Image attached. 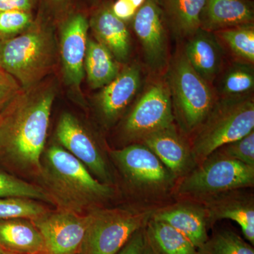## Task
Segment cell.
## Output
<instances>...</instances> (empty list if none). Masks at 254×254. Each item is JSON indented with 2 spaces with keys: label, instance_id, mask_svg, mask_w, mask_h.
<instances>
[{
  "label": "cell",
  "instance_id": "f1b7e54d",
  "mask_svg": "<svg viewBox=\"0 0 254 254\" xmlns=\"http://www.w3.org/2000/svg\"><path fill=\"white\" fill-rule=\"evenodd\" d=\"M254 86L253 70L245 64L232 66L222 81V91L231 96H240L252 91Z\"/></svg>",
  "mask_w": 254,
  "mask_h": 254
},
{
  "label": "cell",
  "instance_id": "ffe728a7",
  "mask_svg": "<svg viewBox=\"0 0 254 254\" xmlns=\"http://www.w3.org/2000/svg\"><path fill=\"white\" fill-rule=\"evenodd\" d=\"M0 248L21 254H48L41 232L28 219L0 220Z\"/></svg>",
  "mask_w": 254,
  "mask_h": 254
},
{
  "label": "cell",
  "instance_id": "836d02e7",
  "mask_svg": "<svg viewBox=\"0 0 254 254\" xmlns=\"http://www.w3.org/2000/svg\"><path fill=\"white\" fill-rule=\"evenodd\" d=\"M35 0H0V11H31Z\"/></svg>",
  "mask_w": 254,
  "mask_h": 254
},
{
  "label": "cell",
  "instance_id": "d4e9b609",
  "mask_svg": "<svg viewBox=\"0 0 254 254\" xmlns=\"http://www.w3.org/2000/svg\"><path fill=\"white\" fill-rule=\"evenodd\" d=\"M198 254H254L253 247L230 230L214 233L201 247Z\"/></svg>",
  "mask_w": 254,
  "mask_h": 254
},
{
  "label": "cell",
  "instance_id": "e0dca14e",
  "mask_svg": "<svg viewBox=\"0 0 254 254\" xmlns=\"http://www.w3.org/2000/svg\"><path fill=\"white\" fill-rule=\"evenodd\" d=\"M254 9L247 0H206L200 16V29H227L254 21Z\"/></svg>",
  "mask_w": 254,
  "mask_h": 254
},
{
  "label": "cell",
  "instance_id": "9a60e30c",
  "mask_svg": "<svg viewBox=\"0 0 254 254\" xmlns=\"http://www.w3.org/2000/svg\"><path fill=\"white\" fill-rule=\"evenodd\" d=\"M141 78L139 66L132 64L120 71L113 81L103 87L98 105L106 121H115L123 113L136 94Z\"/></svg>",
  "mask_w": 254,
  "mask_h": 254
},
{
  "label": "cell",
  "instance_id": "ac0fdd59",
  "mask_svg": "<svg viewBox=\"0 0 254 254\" xmlns=\"http://www.w3.org/2000/svg\"><path fill=\"white\" fill-rule=\"evenodd\" d=\"M151 218L171 225L186 236L197 249L208 239V215L205 208L198 205H175L155 213Z\"/></svg>",
  "mask_w": 254,
  "mask_h": 254
},
{
  "label": "cell",
  "instance_id": "4316f807",
  "mask_svg": "<svg viewBox=\"0 0 254 254\" xmlns=\"http://www.w3.org/2000/svg\"><path fill=\"white\" fill-rule=\"evenodd\" d=\"M220 36L237 56L250 63H254L253 23L222 30L220 32Z\"/></svg>",
  "mask_w": 254,
  "mask_h": 254
},
{
  "label": "cell",
  "instance_id": "277c9868",
  "mask_svg": "<svg viewBox=\"0 0 254 254\" xmlns=\"http://www.w3.org/2000/svg\"><path fill=\"white\" fill-rule=\"evenodd\" d=\"M54 58L53 37L46 28L32 24L24 33L0 41V68L29 89L50 71Z\"/></svg>",
  "mask_w": 254,
  "mask_h": 254
},
{
  "label": "cell",
  "instance_id": "6da1fadb",
  "mask_svg": "<svg viewBox=\"0 0 254 254\" xmlns=\"http://www.w3.org/2000/svg\"><path fill=\"white\" fill-rule=\"evenodd\" d=\"M55 93L52 89L20 93L0 113V159L41 173Z\"/></svg>",
  "mask_w": 254,
  "mask_h": 254
},
{
  "label": "cell",
  "instance_id": "2e32d148",
  "mask_svg": "<svg viewBox=\"0 0 254 254\" xmlns=\"http://www.w3.org/2000/svg\"><path fill=\"white\" fill-rule=\"evenodd\" d=\"M141 141L174 175L186 173L193 161L190 149L173 125L145 136Z\"/></svg>",
  "mask_w": 254,
  "mask_h": 254
},
{
  "label": "cell",
  "instance_id": "30bf717a",
  "mask_svg": "<svg viewBox=\"0 0 254 254\" xmlns=\"http://www.w3.org/2000/svg\"><path fill=\"white\" fill-rule=\"evenodd\" d=\"M124 175L133 185L162 188L173 181V174L156 155L143 144H133L111 152Z\"/></svg>",
  "mask_w": 254,
  "mask_h": 254
},
{
  "label": "cell",
  "instance_id": "1f68e13d",
  "mask_svg": "<svg viewBox=\"0 0 254 254\" xmlns=\"http://www.w3.org/2000/svg\"><path fill=\"white\" fill-rule=\"evenodd\" d=\"M23 90L12 76L0 68V113Z\"/></svg>",
  "mask_w": 254,
  "mask_h": 254
},
{
  "label": "cell",
  "instance_id": "5b68a950",
  "mask_svg": "<svg viewBox=\"0 0 254 254\" xmlns=\"http://www.w3.org/2000/svg\"><path fill=\"white\" fill-rule=\"evenodd\" d=\"M169 88L172 103L182 129L194 131L211 111L213 92L182 53L175 58L169 71Z\"/></svg>",
  "mask_w": 254,
  "mask_h": 254
},
{
  "label": "cell",
  "instance_id": "603a6c76",
  "mask_svg": "<svg viewBox=\"0 0 254 254\" xmlns=\"http://www.w3.org/2000/svg\"><path fill=\"white\" fill-rule=\"evenodd\" d=\"M146 225L147 237L158 254H198L191 242L168 223L150 218Z\"/></svg>",
  "mask_w": 254,
  "mask_h": 254
},
{
  "label": "cell",
  "instance_id": "5bb4252c",
  "mask_svg": "<svg viewBox=\"0 0 254 254\" xmlns=\"http://www.w3.org/2000/svg\"><path fill=\"white\" fill-rule=\"evenodd\" d=\"M237 190L207 197L205 209L209 223L228 219L236 222L247 240L254 244V204L251 195Z\"/></svg>",
  "mask_w": 254,
  "mask_h": 254
},
{
  "label": "cell",
  "instance_id": "44dd1931",
  "mask_svg": "<svg viewBox=\"0 0 254 254\" xmlns=\"http://www.w3.org/2000/svg\"><path fill=\"white\" fill-rule=\"evenodd\" d=\"M190 66L207 82L212 81L221 66V47L210 31L200 29L190 36L185 51Z\"/></svg>",
  "mask_w": 254,
  "mask_h": 254
},
{
  "label": "cell",
  "instance_id": "f546056e",
  "mask_svg": "<svg viewBox=\"0 0 254 254\" xmlns=\"http://www.w3.org/2000/svg\"><path fill=\"white\" fill-rule=\"evenodd\" d=\"M31 11H0V41L10 39L26 31L33 24Z\"/></svg>",
  "mask_w": 254,
  "mask_h": 254
},
{
  "label": "cell",
  "instance_id": "4fadbf2b",
  "mask_svg": "<svg viewBox=\"0 0 254 254\" xmlns=\"http://www.w3.org/2000/svg\"><path fill=\"white\" fill-rule=\"evenodd\" d=\"M89 21L81 13L71 14L64 23L61 31L60 53L66 81L79 89L84 76Z\"/></svg>",
  "mask_w": 254,
  "mask_h": 254
},
{
  "label": "cell",
  "instance_id": "9c48e42d",
  "mask_svg": "<svg viewBox=\"0 0 254 254\" xmlns=\"http://www.w3.org/2000/svg\"><path fill=\"white\" fill-rule=\"evenodd\" d=\"M41 232L48 254H78L88 225V214L60 209L31 220Z\"/></svg>",
  "mask_w": 254,
  "mask_h": 254
},
{
  "label": "cell",
  "instance_id": "d590c367",
  "mask_svg": "<svg viewBox=\"0 0 254 254\" xmlns=\"http://www.w3.org/2000/svg\"><path fill=\"white\" fill-rule=\"evenodd\" d=\"M145 233H146V232H145ZM141 254H158L156 251L155 250L154 247L150 244L148 237H147V235L145 246L144 247H143V250L142 251Z\"/></svg>",
  "mask_w": 254,
  "mask_h": 254
},
{
  "label": "cell",
  "instance_id": "8992f818",
  "mask_svg": "<svg viewBox=\"0 0 254 254\" xmlns=\"http://www.w3.org/2000/svg\"><path fill=\"white\" fill-rule=\"evenodd\" d=\"M153 212L115 208L93 210L78 254H116L135 232L146 226Z\"/></svg>",
  "mask_w": 254,
  "mask_h": 254
},
{
  "label": "cell",
  "instance_id": "74e56055",
  "mask_svg": "<svg viewBox=\"0 0 254 254\" xmlns=\"http://www.w3.org/2000/svg\"><path fill=\"white\" fill-rule=\"evenodd\" d=\"M1 250H2V254H21L13 253V252H7V251L3 250L2 249H1Z\"/></svg>",
  "mask_w": 254,
  "mask_h": 254
},
{
  "label": "cell",
  "instance_id": "484cf974",
  "mask_svg": "<svg viewBox=\"0 0 254 254\" xmlns=\"http://www.w3.org/2000/svg\"><path fill=\"white\" fill-rule=\"evenodd\" d=\"M7 197L30 198L55 205L44 188L23 181L0 168V198Z\"/></svg>",
  "mask_w": 254,
  "mask_h": 254
},
{
  "label": "cell",
  "instance_id": "7a4b0ae2",
  "mask_svg": "<svg viewBox=\"0 0 254 254\" xmlns=\"http://www.w3.org/2000/svg\"><path fill=\"white\" fill-rule=\"evenodd\" d=\"M44 162L40 174L60 209L81 214L113 194L108 184L95 179L81 161L61 147L48 148Z\"/></svg>",
  "mask_w": 254,
  "mask_h": 254
},
{
  "label": "cell",
  "instance_id": "f35d334b",
  "mask_svg": "<svg viewBox=\"0 0 254 254\" xmlns=\"http://www.w3.org/2000/svg\"><path fill=\"white\" fill-rule=\"evenodd\" d=\"M0 254H2V250H1V248H0Z\"/></svg>",
  "mask_w": 254,
  "mask_h": 254
},
{
  "label": "cell",
  "instance_id": "7402d4cb",
  "mask_svg": "<svg viewBox=\"0 0 254 254\" xmlns=\"http://www.w3.org/2000/svg\"><path fill=\"white\" fill-rule=\"evenodd\" d=\"M84 70L90 86L103 88L120 73V65L108 48L99 42L88 39Z\"/></svg>",
  "mask_w": 254,
  "mask_h": 254
},
{
  "label": "cell",
  "instance_id": "e575fe53",
  "mask_svg": "<svg viewBox=\"0 0 254 254\" xmlns=\"http://www.w3.org/2000/svg\"><path fill=\"white\" fill-rule=\"evenodd\" d=\"M121 1L138 11L142 5L144 4L145 0H121Z\"/></svg>",
  "mask_w": 254,
  "mask_h": 254
},
{
  "label": "cell",
  "instance_id": "7c38bea8",
  "mask_svg": "<svg viewBox=\"0 0 254 254\" xmlns=\"http://www.w3.org/2000/svg\"><path fill=\"white\" fill-rule=\"evenodd\" d=\"M133 29L150 67L163 68L168 57V44L165 15L158 0H145L133 16Z\"/></svg>",
  "mask_w": 254,
  "mask_h": 254
},
{
  "label": "cell",
  "instance_id": "4dcf8cb0",
  "mask_svg": "<svg viewBox=\"0 0 254 254\" xmlns=\"http://www.w3.org/2000/svg\"><path fill=\"white\" fill-rule=\"evenodd\" d=\"M219 154L254 167V131L217 150Z\"/></svg>",
  "mask_w": 254,
  "mask_h": 254
},
{
  "label": "cell",
  "instance_id": "3957f363",
  "mask_svg": "<svg viewBox=\"0 0 254 254\" xmlns=\"http://www.w3.org/2000/svg\"><path fill=\"white\" fill-rule=\"evenodd\" d=\"M254 103L251 97L230 96L213 105L193 141V161L202 163L223 145L254 131Z\"/></svg>",
  "mask_w": 254,
  "mask_h": 254
},
{
  "label": "cell",
  "instance_id": "52a82bcc",
  "mask_svg": "<svg viewBox=\"0 0 254 254\" xmlns=\"http://www.w3.org/2000/svg\"><path fill=\"white\" fill-rule=\"evenodd\" d=\"M254 184V167L215 152L185 177L177 193L207 198Z\"/></svg>",
  "mask_w": 254,
  "mask_h": 254
},
{
  "label": "cell",
  "instance_id": "d6986e66",
  "mask_svg": "<svg viewBox=\"0 0 254 254\" xmlns=\"http://www.w3.org/2000/svg\"><path fill=\"white\" fill-rule=\"evenodd\" d=\"M98 42L108 48L115 59L125 61L130 53V36L125 21L117 17L110 6H103L89 21Z\"/></svg>",
  "mask_w": 254,
  "mask_h": 254
},
{
  "label": "cell",
  "instance_id": "83f0119b",
  "mask_svg": "<svg viewBox=\"0 0 254 254\" xmlns=\"http://www.w3.org/2000/svg\"><path fill=\"white\" fill-rule=\"evenodd\" d=\"M48 211L36 200L18 197L0 198V220L16 218L33 220Z\"/></svg>",
  "mask_w": 254,
  "mask_h": 254
},
{
  "label": "cell",
  "instance_id": "ba28073f",
  "mask_svg": "<svg viewBox=\"0 0 254 254\" xmlns=\"http://www.w3.org/2000/svg\"><path fill=\"white\" fill-rule=\"evenodd\" d=\"M173 103L168 85L153 83L142 95L127 117L124 131L127 138L142 140L173 125Z\"/></svg>",
  "mask_w": 254,
  "mask_h": 254
},
{
  "label": "cell",
  "instance_id": "cb8c5ba5",
  "mask_svg": "<svg viewBox=\"0 0 254 254\" xmlns=\"http://www.w3.org/2000/svg\"><path fill=\"white\" fill-rule=\"evenodd\" d=\"M206 0H164L165 15L179 36L190 37L200 29Z\"/></svg>",
  "mask_w": 254,
  "mask_h": 254
},
{
  "label": "cell",
  "instance_id": "8d00e7d4",
  "mask_svg": "<svg viewBox=\"0 0 254 254\" xmlns=\"http://www.w3.org/2000/svg\"><path fill=\"white\" fill-rule=\"evenodd\" d=\"M50 2L53 3V4H63V2H64L65 0H49Z\"/></svg>",
  "mask_w": 254,
  "mask_h": 254
},
{
  "label": "cell",
  "instance_id": "d6a6232c",
  "mask_svg": "<svg viewBox=\"0 0 254 254\" xmlns=\"http://www.w3.org/2000/svg\"><path fill=\"white\" fill-rule=\"evenodd\" d=\"M145 227L135 232L125 247L116 254H141L146 240Z\"/></svg>",
  "mask_w": 254,
  "mask_h": 254
},
{
  "label": "cell",
  "instance_id": "8fae6325",
  "mask_svg": "<svg viewBox=\"0 0 254 254\" xmlns=\"http://www.w3.org/2000/svg\"><path fill=\"white\" fill-rule=\"evenodd\" d=\"M56 136L65 150L102 181L108 184L111 176L103 153L77 119L71 114H63L58 122Z\"/></svg>",
  "mask_w": 254,
  "mask_h": 254
}]
</instances>
